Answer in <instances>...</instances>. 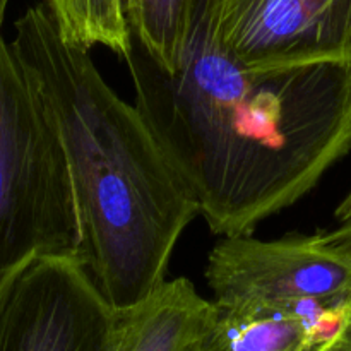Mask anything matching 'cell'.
<instances>
[{
	"label": "cell",
	"mask_w": 351,
	"mask_h": 351,
	"mask_svg": "<svg viewBox=\"0 0 351 351\" xmlns=\"http://www.w3.org/2000/svg\"><path fill=\"white\" fill-rule=\"evenodd\" d=\"M216 308L204 351H319L351 324V298Z\"/></svg>",
	"instance_id": "7"
},
{
	"label": "cell",
	"mask_w": 351,
	"mask_h": 351,
	"mask_svg": "<svg viewBox=\"0 0 351 351\" xmlns=\"http://www.w3.org/2000/svg\"><path fill=\"white\" fill-rule=\"evenodd\" d=\"M336 219L339 223H348L351 221V191L346 194V197L339 202L338 209H336Z\"/></svg>",
	"instance_id": "12"
},
{
	"label": "cell",
	"mask_w": 351,
	"mask_h": 351,
	"mask_svg": "<svg viewBox=\"0 0 351 351\" xmlns=\"http://www.w3.org/2000/svg\"><path fill=\"white\" fill-rule=\"evenodd\" d=\"M322 237L332 249L343 254L351 263V221L339 223L338 228L331 230V232H322Z\"/></svg>",
	"instance_id": "11"
},
{
	"label": "cell",
	"mask_w": 351,
	"mask_h": 351,
	"mask_svg": "<svg viewBox=\"0 0 351 351\" xmlns=\"http://www.w3.org/2000/svg\"><path fill=\"white\" fill-rule=\"evenodd\" d=\"M206 281L216 307L351 298V263L322 233L263 240L223 237L209 252Z\"/></svg>",
	"instance_id": "6"
},
{
	"label": "cell",
	"mask_w": 351,
	"mask_h": 351,
	"mask_svg": "<svg viewBox=\"0 0 351 351\" xmlns=\"http://www.w3.org/2000/svg\"><path fill=\"white\" fill-rule=\"evenodd\" d=\"M202 0H123L132 40L173 74L180 69L197 26Z\"/></svg>",
	"instance_id": "9"
},
{
	"label": "cell",
	"mask_w": 351,
	"mask_h": 351,
	"mask_svg": "<svg viewBox=\"0 0 351 351\" xmlns=\"http://www.w3.org/2000/svg\"><path fill=\"white\" fill-rule=\"evenodd\" d=\"M122 311L75 257H38L0 290V351H122Z\"/></svg>",
	"instance_id": "4"
},
{
	"label": "cell",
	"mask_w": 351,
	"mask_h": 351,
	"mask_svg": "<svg viewBox=\"0 0 351 351\" xmlns=\"http://www.w3.org/2000/svg\"><path fill=\"white\" fill-rule=\"evenodd\" d=\"M65 40L91 50L103 47L125 57L132 50V33L123 0H43Z\"/></svg>",
	"instance_id": "10"
},
{
	"label": "cell",
	"mask_w": 351,
	"mask_h": 351,
	"mask_svg": "<svg viewBox=\"0 0 351 351\" xmlns=\"http://www.w3.org/2000/svg\"><path fill=\"white\" fill-rule=\"evenodd\" d=\"M82 247L77 197L58 137L0 33V290L38 257Z\"/></svg>",
	"instance_id": "3"
},
{
	"label": "cell",
	"mask_w": 351,
	"mask_h": 351,
	"mask_svg": "<svg viewBox=\"0 0 351 351\" xmlns=\"http://www.w3.org/2000/svg\"><path fill=\"white\" fill-rule=\"evenodd\" d=\"M137 110L216 235L252 233L351 151V64L249 69L216 50L201 12L168 74L134 41Z\"/></svg>",
	"instance_id": "1"
},
{
	"label": "cell",
	"mask_w": 351,
	"mask_h": 351,
	"mask_svg": "<svg viewBox=\"0 0 351 351\" xmlns=\"http://www.w3.org/2000/svg\"><path fill=\"white\" fill-rule=\"evenodd\" d=\"M201 19L243 67L351 64V0H202Z\"/></svg>",
	"instance_id": "5"
},
{
	"label": "cell",
	"mask_w": 351,
	"mask_h": 351,
	"mask_svg": "<svg viewBox=\"0 0 351 351\" xmlns=\"http://www.w3.org/2000/svg\"><path fill=\"white\" fill-rule=\"evenodd\" d=\"M122 351H204L218 308L192 281L175 278L122 311Z\"/></svg>",
	"instance_id": "8"
},
{
	"label": "cell",
	"mask_w": 351,
	"mask_h": 351,
	"mask_svg": "<svg viewBox=\"0 0 351 351\" xmlns=\"http://www.w3.org/2000/svg\"><path fill=\"white\" fill-rule=\"evenodd\" d=\"M319 351H351V339L341 338L338 341L329 343V345H326L324 348H321Z\"/></svg>",
	"instance_id": "13"
},
{
	"label": "cell",
	"mask_w": 351,
	"mask_h": 351,
	"mask_svg": "<svg viewBox=\"0 0 351 351\" xmlns=\"http://www.w3.org/2000/svg\"><path fill=\"white\" fill-rule=\"evenodd\" d=\"M9 3L10 0H0V33H2L3 21H5V14H7V9H9Z\"/></svg>",
	"instance_id": "14"
},
{
	"label": "cell",
	"mask_w": 351,
	"mask_h": 351,
	"mask_svg": "<svg viewBox=\"0 0 351 351\" xmlns=\"http://www.w3.org/2000/svg\"><path fill=\"white\" fill-rule=\"evenodd\" d=\"M10 43L67 160L79 261L110 305L127 311L167 281L197 202L137 106L110 88L89 50L62 36L45 3L16 21Z\"/></svg>",
	"instance_id": "2"
}]
</instances>
